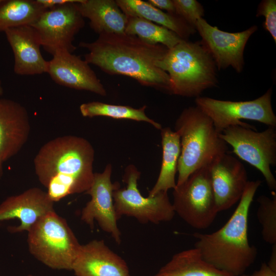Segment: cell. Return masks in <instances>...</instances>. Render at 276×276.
Instances as JSON below:
<instances>
[{
	"label": "cell",
	"mask_w": 276,
	"mask_h": 276,
	"mask_svg": "<svg viewBox=\"0 0 276 276\" xmlns=\"http://www.w3.org/2000/svg\"><path fill=\"white\" fill-rule=\"evenodd\" d=\"M79 46L88 53L84 60L109 75L129 77L145 86L171 94L168 74L157 66L168 49L150 44L125 33L99 35L94 41H81Z\"/></svg>",
	"instance_id": "obj_1"
},
{
	"label": "cell",
	"mask_w": 276,
	"mask_h": 276,
	"mask_svg": "<svg viewBox=\"0 0 276 276\" xmlns=\"http://www.w3.org/2000/svg\"><path fill=\"white\" fill-rule=\"evenodd\" d=\"M94 149L85 139L64 135L45 143L34 158L35 174L54 202L85 193L93 182Z\"/></svg>",
	"instance_id": "obj_2"
},
{
	"label": "cell",
	"mask_w": 276,
	"mask_h": 276,
	"mask_svg": "<svg viewBox=\"0 0 276 276\" xmlns=\"http://www.w3.org/2000/svg\"><path fill=\"white\" fill-rule=\"evenodd\" d=\"M259 180L248 181L234 213L218 230L210 234L195 233L194 247L202 258L216 268L240 276L254 263L257 249L248 241V217Z\"/></svg>",
	"instance_id": "obj_3"
},
{
	"label": "cell",
	"mask_w": 276,
	"mask_h": 276,
	"mask_svg": "<svg viewBox=\"0 0 276 276\" xmlns=\"http://www.w3.org/2000/svg\"><path fill=\"white\" fill-rule=\"evenodd\" d=\"M175 131L181 146L176 185L196 170L210 166L228 150L211 119L196 106L183 110L175 122Z\"/></svg>",
	"instance_id": "obj_4"
},
{
	"label": "cell",
	"mask_w": 276,
	"mask_h": 276,
	"mask_svg": "<svg viewBox=\"0 0 276 276\" xmlns=\"http://www.w3.org/2000/svg\"><path fill=\"white\" fill-rule=\"evenodd\" d=\"M156 65L168 74L171 94L197 98L218 83L215 62L200 41H182Z\"/></svg>",
	"instance_id": "obj_5"
},
{
	"label": "cell",
	"mask_w": 276,
	"mask_h": 276,
	"mask_svg": "<svg viewBox=\"0 0 276 276\" xmlns=\"http://www.w3.org/2000/svg\"><path fill=\"white\" fill-rule=\"evenodd\" d=\"M30 254L54 269L72 270L81 244L65 219L55 211L41 217L28 232Z\"/></svg>",
	"instance_id": "obj_6"
},
{
	"label": "cell",
	"mask_w": 276,
	"mask_h": 276,
	"mask_svg": "<svg viewBox=\"0 0 276 276\" xmlns=\"http://www.w3.org/2000/svg\"><path fill=\"white\" fill-rule=\"evenodd\" d=\"M210 166L194 171L182 183L176 185L173 191L172 203L175 214L197 229L209 227L219 213L212 184Z\"/></svg>",
	"instance_id": "obj_7"
},
{
	"label": "cell",
	"mask_w": 276,
	"mask_h": 276,
	"mask_svg": "<svg viewBox=\"0 0 276 276\" xmlns=\"http://www.w3.org/2000/svg\"><path fill=\"white\" fill-rule=\"evenodd\" d=\"M220 136L237 156L260 171L269 189L275 192L276 180L271 167L276 164V127L258 132L254 127L234 125L224 130Z\"/></svg>",
	"instance_id": "obj_8"
},
{
	"label": "cell",
	"mask_w": 276,
	"mask_h": 276,
	"mask_svg": "<svg viewBox=\"0 0 276 276\" xmlns=\"http://www.w3.org/2000/svg\"><path fill=\"white\" fill-rule=\"evenodd\" d=\"M141 173L133 165L125 169L123 181L126 187L113 192L114 209L118 219L123 215L135 218L141 223L159 224L171 221L175 213L168 192L161 191L153 196H143L137 187Z\"/></svg>",
	"instance_id": "obj_9"
},
{
	"label": "cell",
	"mask_w": 276,
	"mask_h": 276,
	"mask_svg": "<svg viewBox=\"0 0 276 276\" xmlns=\"http://www.w3.org/2000/svg\"><path fill=\"white\" fill-rule=\"evenodd\" d=\"M272 88L255 100L231 101L206 97L195 99L196 106L212 121L219 133L234 125L254 127L241 120H249L276 127V116L271 105Z\"/></svg>",
	"instance_id": "obj_10"
},
{
	"label": "cell",
	"mask_w": 276,
	"mask_h": 276,
	"mask_svg": "<svg viewBox=\"0 0 276 276\" xmlns=\"http://www.w3.org/2000/svg\"><path fill=\"white\" fill-rule=\"evenodd\" d=\"M76 3H70L46 9L33 24L41 46L52 56L59 52L73 53L75 35L84 26V17Z\"/></svg>",
	"instance_id": "obj_11"
},
{
	"label": "cell",
	"mask_w": 276,
	"mask_h": 276,
	"mask_svg": "<svg viewBox=\"0 0 276 276\" xmlns=\"http://www.w3.org/2000/svg\"><path fill=\"white\" fill-rule=\"evenodd\" d=\"M195 29L201 38V44L212 58L217 70L231 66L237 73L242 72L244 49L250 37L258 30L257 26L242 32L230 33L211 26L201 18L197 20Z\"/></svg>",
	"instance_id": "obj_12"
},
{
	"label": "cell",
	"mask_w": 276,
	"mask_h": 276,
	"mask_svg": "<svg viewBox=\"0 0 276 276\" xmlns=\"http://www.w3.org/2000/svg\"><path fill=\"white\" fill-rule=\"evenodd\" d=\"M111 165H106L101 173H95L93 182L85 193L89 194L90 200L82 209L81 219L91 228L96 220L101 229L110 234L115 242H121V232L117 225L119 220L114 209L113 192L120 187L118 182L111 180Z\"/></svg>",
	"instance_id": "obj_13"
},
{
	"label": "cell",
	"mask_w": 276,
	"mask_h": 276,
	"mask_svg": "<svg viewBox=\"0 0 276 276\" xmlns=\"http://www.w3.org/2000/svg\"><path fill=\"white\" fill-rule=\"evenodd\" d=\"M211 181L218 212L239 201L245 189L247 175L243 164L226 153L210 166Z\"/></svg>",
	"instance_id": "obj_14"
},
{
	"label": "cell",
	"mask_w": 276,
	"mask_h": 276,
	"mask_svg": "<svg viewBox=\"0 0 276 276\" xmlns=\"http://www.w3.org/2000/svg\"><path fill=\"white\" fill-rule=\"evenodd\" d=\"M54 203L46 191L37 187L30 188L7 198L0 204V222L17 219L19 225L8 227L9 232H28L41 217L54 211Z\"/></svg>",
	"instance_id": "obj_15"
},
{
	"label": "cell",
	"mask_w": 276,
	"mask_h": 276,
	"mask_svg": "<svg viewBox=\"0 0 276 276\" xmlns=\"http://www.w3.org/2000/svg\"><path fill=\"white\" fill-rule=\"evenodd\" d=\"M47 73L59 85L106 96V89L89 64L71 53L62 51L54 55L48 61Z\"/></svg>",
	"instance_id": "obj_16"
},
{
	"label": "cell",
	"mask_w": 276,
	"mask_h": 276,
	"mask_svg": "<svg viewBox=\"0 0 276 276\" xmlns=\"http://www.w3.org/2000/svg\"><path fill=\"white\" fill-rule=\"evenodd\" d=\"M14 56V72L21 76L47 73L48 61L40 51L41 43L38 33L31 26H22L5 32Z\"/></svg>",
	"instance_id": "obj_17"
},
{
	"label": "cell",
	"mask_w": 276,
	"mask_h": 276,
	"mask_svg": "<svg viewBox=\"0 0 276 276\" xmlns=\"http://www.w3.org/2000/svg\"><path fill=\"white\" fill-rule=\"evenodd\" d=\"M30 130L26 108L14 100L0 99V155L4 163L20 151Z\"/></svg>",
	"instance_id": "obj_18"
},
{
	"label": "cell",
	"mask_w": 276,
	"mask_h": 276,
	"mask_svg": "<svg viewBox=\"0 0 276 276\" xmlns=\"http://www.w3.org/2000/svg\"><path fill=\"white\" fill-rule=\"evenodd\" d=\"M72 270L76 276H131L126 262L103 240L81 245Z\"/></svg>",
	"instance_id": "obj_19"
},
{
	"label": "cell",
	"mask_w": 276,
	"mask_h": 276,
	"mask_svg": "<svg viewBox=\"0 0 276 276\" xmlns=\"http://www.w3.org/2000/svg\"><path fill=\"white\" fill-rule=\"evenodd\" d=\"M84 18L89 20L90 28L99 35L125 33L128 16L114 0H82L76 3Z\"/></svg>",
	"instance_id": "obj_20"
},
{
	"label": "cell",
	"mask_w": 276,
	"mask_h": 276,
	"mask_svg": "<svg viewBox=\"0 0 276 276\" xmlns=\"http://www.w3.org/2000/svg\"><path fill=\"white\" fill-rule=\"evenodd\" d=\"M122 12L128 16L137 17L164 27L188 40L196 30L176 14L164 12L148 2L141 0H117Z\"/></svg>",
	"instance_id": "obj_21"
},
{
	"label": "cell",
	"mask_w": 276,
	"mask_h": 276,
	"mask_svg": "<svg viewBox=\"0 0 276 276\" xmlns=\"http://www.w3.org/2000/svg\"><path fill=\"white\" fill-rule=\"evenodd\" d=\"M153 276H233L206 262L196 248L175 254Z\"/></svg>",
	"instance_id": "obj_22"
},
{
	"label": "cell",
	"mask_w": 276,
	"mask_h": 276,
	"mask_svg": "<svg viewBox=\"0 0 276 276\" xmlns=\"http://www.w3.org/2000/svg\"><path fill=\"white\" fill-rule=\"evenodd\" d=\"M162 161L157 181L149 192L153 196L161 191L168 192L176 187L175 175L177 171L178 159L180 154V140L178 134L169 127L161 129Z\"/></svg>",
	"instance_id": "obj_23"
},
{
	"label": "cell",
	"mask_w": 276,
	"mask_h": 276,
	"mask_svg": "<svg viewBox=\"0 0 276 276\" xmlns=\"http://www.w3.org/2000/svg\"><path fill=\"white\" fill-rule=\"evenodd\" d=\"M46 9L37 0H0V32L31 26Z\"/></svg>",
	"instance_id": "obj_24"
},
{
	"label": "cell",
	"mask_w": 276,
	"mask_h": 276,
	"mask_svg": "<svg viewBox=\"0 0 276 276\" xmlns=\"http://www.w3.org/2000/svg\"><path fill=\"white\" fill-rule=\"evenodd\" d=\"M125 33L150 44H162L170 49L184 40L168 29L144 18L128 16Z\"/></svg>",
	"instance_id": "obj_25"
},
{
	"label": "cell",
	"mask_w": 276,
	"mask_h": 276,
	"mask_svg": "<svg viewBox=\"0 0 276 276\" xmlns=\"http://www.w3.org/2000/svg\"><path fill=\"white\" fill-rule=\"evenodd\" d=\"M146 105L139 108H135L129 106L113 105L93 101L82 104L79 109L81 114L84 117L104 116L117 119L143 121L151 124L157 129L161 130L162 125L149 118L146 114Z\"/></svg>",
	"instance_id": "obj_26"
},
{
	"label": "cell",
	"mask_w": 276,
	"mask_h": 276,
	"mask_svg": "<svg viewBox=\"0 0 276 276\" xmlns=\"http://www.w3.org/2000/svg\"><path fill=\"white\" fill-rule=\"evenodd\" d=\"M257 201V216L262 227V237L265 242L272 245L276 244V193L272 192L271 198L261 195Z\"/></svg>",
	"instance_id": "obj_27"
},
{
	"label": "cell",
	"mask_w": 276,
	"mask_h": 276,
	"mask_svg": "<svg viewBox=\"0 0 276 276\" xmlns=\"http://www.w3.org/2000/svg\"><path fill=\"white\" fill-rule=\"evenodd\" d=\"M173 1L176 14L195 29L197 20L202 18L204 15L202 5L196 0Z\"/></svg>",
	"instance_id": "obj_28"
},
{
	"label": "cell",
	"mask_w": 276,
	"mask_h": 276,
	"mask_svg": "<svg viewBox=\"0 0 276 276\" xmlns=\"http://www.w3.org/2000/svg\"><path fill=\"white\" fill-rule=\"evenodd\" d=\"M263 16V26L276 42V1L263 0L259 4L256 16Z\"/></svg>",
	"instance_id": "obj_29"
},
{
	"label": "cell",
	"mask_w": 276,
	"mask_h": 276,
	"mask_svg": "<svg viewBox=\"0 0 276 276\" xmlns=\"http://www.w3.org/2000/svg\"><path fill=\"white\" fill-rule=\"evenodd\" d=\"M148 2L160 10H164L167 13L176 14L173 0H149Z\"/></svg>",
	"instance_id": "obj_30"
},
{
	"label": "cell",
	"mask_w": 276,
	"mask_h": 276,
	"mask_svg": "<svg viewBox=\"0 0 276 276\" xmlns=\"http://www.w3.org/2000/svg\"><path fill=\"white\" fill-rule=\"evenodd\" d=\"M82 0H37L38 3L45 9L70 3H80Z\"/></svg>",
	"instance_id": "obj_31"
},
{
	"label": "cell",
	"mask_w": 276,
	"mask_h": 276,
	"mask_svg": "<svg viewBox=\"0 0 276 276\" xmlns=\"http://www.w3.org/2000/svg\"><path fill=\"white\" fill-rule=\"evenodd\" d=\"M240 276H276V272L270 268L267 264L263 263L259 270L251 274H243Z\"/></svg>",
	"instance_id": "obj_32"
},
{
	"label": "cell",
	"mask_w": 276,
	"mask_h": 276,
	"mask_svg": "<svg viewBox=\"0 0 276 276\" xmlns=\"http://www.w3.org/2000/svg\"><path fill=\"white\" fill-rule=\"evenodd\" d=\"M267 264L270 268L276 272V244L272 245L269 260Z\"/></svg>",
	"instance_id": "obj_33"
},
{
	"label": "cell",
	"mask_w": 276,
	"mask_h": 276,
	"mask_svg": "<svg viewBox=\"0 0 276 276\" xmlns=\"http://www.w3.org/2000/svg\"><path fill=\"white\" fill-rule=\"evenodd\" d=\"M3 163L4 162L3 161L2 157L0 155V179L3 175Z\"/></svg>",
	"instance_id": "obj_34"
},
{
	"label": "cell",
	"mask_w": 276,
	"mask_h": 276,
	"mask_svg": "<svg viewBox=\"0 0 276 276\" xmlns=\"http://www.w3.org/2000/svg\"><path fill=\"white\" fill-rule=\"evenodd\" d=\"M3 88L2 87L1 81L0 80V96L3 94Z\"/></svg>",
	"instance_id": "obj_35"
},
{
	"label": "cell",
	"mask_w": 276,
	"mask_h": 276,
	"mask_svg": "<svg viewBox=\"0 0 276 276\" xmlns=\"http://www.w3.org/2000/svg\"><path fill=\"white\" fill-rule=\"evenodd\" d=\"M28 276H33V275L30 274V275H28Z\"/></svg>",
	"instance_id": "obj_36"
}]
</instances>
